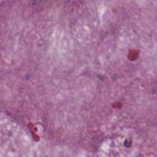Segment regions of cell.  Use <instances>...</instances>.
Listing matches in <instances>:
<instances>
[{
  "label": "cell",
  "instance_id": "6da1fadb",
  "mask_svg": "<svg viewBox=\"0 0 157 157\" xmlns=\"http://www.w3.org/2000/svg\"><path fill=\"white\" fill-rule=\"evenodd\" d=\"M132 141L130 139H126L124 141V146L126 147L129 148L132 147Z\"/></svg>",
  "mask_w": 157,
  "mask_h": 157
}]
</instances>
